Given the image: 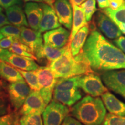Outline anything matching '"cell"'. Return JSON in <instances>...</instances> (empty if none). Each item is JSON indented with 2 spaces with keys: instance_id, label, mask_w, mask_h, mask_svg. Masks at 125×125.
<instances>
[{
  "instance_id": "6da1fadb",
  "label": "cell",
  "mask_w": 125,
  "mask_h": 125,
  "mask_svg": "<svg viewBox=\"0 0 125 125\" xmlns=\"http://www.w3.org/2000/svg\"><path fill=\"white\" fill-rule=\"evenodd\" d=\"M75 57L95 71L125 69V54L96 29L91 30L82 51Z\"/></svg>"
},
{
  "instance_id": "7a4b0ae2",
  "label": "cell",
  "mask_w": 125,
  "mask_h": 125,
  "mask_svg": "<svg viewBox=\"0 0 125 125\" xmlns=\"http://www.w3.org/2000/svg\"><path fill=\"white\" fill-rule=\"evenodd\" d=\"M70 114L84 125H100L107 111L102 99L87 96L72 107Z\"/></svg>"
},
{
  "instance_id": "3957f363",
  "label": "cell",
  "mask_w": 125,
  "mask_h": 125,
  "mask_svg": "<svg viewBox=\"0 0 125 125\" xmlns=\"http://www.w3.org/2000/svg\"><path fill=\"white\" fill-rule=\"evenodd\" d=\"M49 67L57 78H68L92 73L89 65L73 56L70 42L67 43L64 53L51 62Z\"/></svg>"
},
{
  "instance_id": "277c9868",
  "label": "cell",
  "mask_w": 125,
  "mask_h": 125,
  "mask_svg": "<svg viewBox=\"0 0 125 125\" xmlns=\"http://www.w3.org/2000/svg\"><path fill=\"white\" fill-rule=\"evenodd\" d=\"M35 71L40 87V92L45 103L48 104L54 93L57 78L49 67H39Z\"/></svg>"
},
{
  "instance_id": "5b68a950",
  "label": "cell",
  "mask_w": 125,
  "mask_h": 125,
  "mask_svg": "<svg viewBox=\"0 0 125 125\" xmlns=\"http://www.w3.org/2000/svg\"><path fill=\"white\" fill-rule=\"evenodd\" d=\"M70 112L68 106L52 100L42 113L43 125H61Z\"/></svg>"
},
{
  "instance_id": "8992f818",
  "label": "cell",
  "mask_w": 125,
  "mask_h": 125,
  "mask_svg": "<svg viewBox=\"0 0 125 125\" xmlns=\"http://www.w3.org/2000/svg\"><path fill=\"white\" fill-rule=\"evenodd\" d=\"M7 90L9 101L15 111L21 108L32 90L24 80L10 83Z\"/></svg>"
},
{
  "instance_id": "52a82bcc",
  "label": "cell",
  "mask_w": 125,
  "mask_h": 125,
  "mask_svg": "<svg viewBox=\"0 0 125 125\" xmlns=\"http://www.w3.org/2000/svg\"><path fill=\"white\" fill-rule=\"evenodd\" d=\"M79 88H81L92 97L101 96L107 92V88L104 85L99 76L90 73L81 75L79 79Z\"/></svg>"
},
{
  "instance_id": "ba28073f",
  "label": "cell",
  "mask_w": 125,
  "mask_h": 125,
  "mask_svg": "<svg viewBox=\"0 0 125 125\" xmlns=\"http://www.w3.org/2000/svg\"><path fill=\"white\" fill-rule=\"evenodd\" d=\"M101 79L108 88L125 98V69L103 72Z\"/></svg>"
},
{
  "instance_id": "9c48e42d",
  "label": "cell",
  "mask_w": 125,
  "mask_h": 125,
  "mask_svg": "<svg viewBox=\"0 0 125 125\" xmlns=\"http://www.w3.org/2000/svg\"><path fill=\"white\" fill-rule=\"evenodd\" d=\"M1 60L18 69L24 71H35L39 67L34 59L18 55L7 49H4Z\"/></svg>"
},
{
  "instance_id": "30bf717a",
  "label": "cell",
  "mask_w": 125,
  "mask_h": 125,
  "mask_svg": "<svg viewBox=\"0 0 125 125\" xmlns=\"http://www.w3.org/2000/svg\"><path fill=\"white\" fill-rule=\"evenodd\" d=\"M47 105L40 91L32 90L20 109L19 113L20 115L42 114Z\"/></svg>"
},
{
  "instance_id": "8fae6325",
  "label": "cell",
  "mask_w": 125,
  "mask_h": 125,
  "mask_svg": "<svg viewBox=\"0 0 125 125\" xmlns=\"http://www.w3.org/2000/svg\"><path fill=\"white\" fill-rule=\"evenodd\" d=\"M71 32L62 27L45 32L43 40L45 45L56 48H62L67 45L70 40Z\"/></svg>"
},
{
  "instance_id": "7c38bea8",
  "label": "cell",
  "mask_w": 125,
  "mask_h": 125,
  "mask_svg": "<svg viewBox=\"0 0 125 125\" xmlns=\"http://www.w3.org/2000/svg\"><path fill=\"white\" fill-rule=\"evenodd\" d=\"M97 26L107 38L116 39L121 37L122 32L116 23L103 12H98L95 16Z\"/></svg>"
},
{
  "instance_id": "4fadbf2b",
  "label": "cell",
  "mask_w": 125,
  "mask_h": 125,
  "mask_svg": "<svg viewBox=\"0 0 125 125\" xmlns=\"http://www.w3.org/2000/svg\"><path fill=\"white\" fill-rule=\"evenodd\" d=\"M20 28L21 33L19 41L29 47L32 51V53L35 55L43 46V38L41 32L32 29H29L26 26H22Z\"/></svg>"
},
{
  "instance_id": "5bb4252c",
  "label": "cell",
  "mask_w": 125,
  "mask_h": 125,
  "mask_svg": "<svg viewBox=\"0 0 125 125\" xmlns=\"http://www.w3.org/2000/svg\"><path fill=\"white\" fill-rule=\"evenodd\" d=\"M40 4L43 9V16L38 31L42 33L60 27L61 24L53 8L46 4Z\"/></svg>"
},
{
  "instance_id": "9a60e30c",
  "label": "cell",
  "mask_w": 125,
  "mask_h": 125,
  "mask_svg": "<svg viewBox=\"0 0 125 125\" xmlns=\"http://www.w3.org/2000/svg\"><path fill=\"white\" fill-rule=\"evenodd\" d=\"M54 8L60 24L68 30H71L73 13L70 2L68 0H56Z\"/></svg>"
},
{
  "instance_id": "2e32d148",
  "label": "cell",
  "mask_w": 125,
  "mask_h": 125,
  "mask_svg": "<svg viewBox=\"0 0 125 125\" xmlns=\"http://www.w3.org/2000/svg\"><path fill=\"white\" fill-rule=\"evenodd\" d=\"M24 12L30 27L32 29L38 31L43 16V9L41 4L34 2L26 3Z\"/></svg>"
},
{
  "instance_id": "e0dca14e",
  "label": "cell",
  "mask_w": 125,
  "mask_h": 125,
  "mask_svg": "<svg viewBox=\"0 0 125 125\" xmlns=\"http://www.w3.org/2000/svg\"><path fill=\"white\" fill-rule=\"evenodd\" d=\"M81 97L82 94L79 88L66 90H54V100L68 107L74 105Z\"/></svg>"
},
{
  "instance_id": "ac0fdd59",
  "label": "cell",
  "mask_w": 125,
  "mask_h": 125,
  "mask_svg": "<svg viewBox=\"0 0 125 125\" xmlns=\"http://www.w3.org/2000/svg\"><path fill=\"white\" fill-rule=\"evenodd\" d=\"M101 99L110 113L118 116H125V104L110 92L107 91L101 95Z\"/></svg>"
},
{
  "instance_id": "d6986e66",
  "label": "cell",
  "mask_w": 125,
  "mask_h": 125,
  "mask_svg": "<svg viewBox=\"0 0 125 125\" xmlns=\"http://www.w3.org/2000/svg\"><path fill=\"white\" fill-rule=\"evenodd\" d=\"M6 16L10 23L13 26L19 27L29 26L24 11L19 5H15L6 9Z\"/></svg>"
},
{
  "instance_id": "ffe728a7",
  "label": "cell",
  "mask_w": 125,
  "mask_h": 125,
  "mask_svg": "<svg viewBox=\"0 0 125 125\" xmlns=\"http://www.w3.org/2000/svg\"><path fill=\"white\" fill-rule=\"evenodd\" d=\"M73 9V20L69 42L71 41L78 31L83 26L88 24L83 10L80 6L71 4Z\"/></svg>"
},
{
  "instance_id": "44dd1931",
  "label": "cell",
  "mask_w": 125,
  "mask_h": 125,
  "mask_svg": "<svg viewBox=\"0 0 125 125\" xmlns=\"http://www.w3.org/2000/svg\"><path fill=\"white\" fill-rule=\"evenodd\" d=\"M66 48L67 45L62 48H56L44 44L36 53L35 56L37 60L45 59L51 63L59 58L64 53Z\"/></svg>"
},
{
  "instance_id": "7402d4cb",
  "label": "cell",
  "mask_w": 125,
  "mask_h": 125,
  "mask_svg": "<svg viewBox=\"0 0 125 125\" xmlns=\"http://www.w3.org/2000/svg\"><path fill=\"white\" fill-rule=\"evenodd\" d=\"M89 32L88 24L81 28L75 34L73 40L70 42L71 53L75 57L80 53L81 49L85 44L87 36Z\"/></svg>"
},
{
  "instance_id": "603a6c76",
  "label": "cell",
  "mask_w": 125,
  "mask_h": 125,
  "mask_svg": "<svg viewBox=\"0 0 125 125\" xmlns=\"http://www.w3.org/2000/svg\"><path fill=\"white\" fill-rule=\"evenodd\" d=\"M0 77L10 83L24 80L18 69L2 60H0Z\"/></svg>"
},
{
  "instance_id": "cb8c5ba5",
  "label": "cell",
  "mask_w": 125,
  "mask_h": 125,
  "mask_svg": "<svg viewBox=\"0 0 125 125\" xmlns=\"http://www.w3.org/2000/svg\"><path fill=\"white\" fill-rule=\"evenodd\" d=\"M101 11L111 19L116 24L121 23L125 24V2L121 7L115 10L108 7L102 9Z\"/></svg>"
},
{
  "instance_id": "d4e9b609",
  "label": "cell",
  "mask_w": 125,
  "mask_h": 125,
  "mask_svg": "<svg viewBox=\"0 0 125 125\" xmlns=\"http://www.w3.org/2000/svg\"><path fill=\"white\" fill-rule=\"evenodd\" d=\"M81 75L68 78H59L56 82L54 90H66L79 88V79Z\"/></svg>"
},
{
  "instance_id": "484cf974",
  "label": "cell",
  "mask_w": 125,
  "mask_h": 125,
  "mask_svg": "<svg viewBox=\"0 0 125 125\" xmlns=\"http://www.w3.org/2000/svg\"><path fill=\"white\" fill-rule=\"evenodd\" d=\"M9 51L18 55L30 57L35 60H37L35 55L32 53V51L27 46L21 43L19 40H15L12 46L9 48Z\"/></svg>"
},
{
  "instance_id": "4316f807",
  "label": "cell",
  "mask_w": 125,
  "mask_h": 125,
  "mask_svg": "<svg viewBox=\"0 0 125 125\" xmlns=\"http://www.w3.org/2000/svg\"><path fill=\"white\" fill-rule=\"evenodd\" d=\"M18 118V125H43L41 114H31L21 115Z\"/></svg>"
},
{
  "instance_id": "83f0119b",
  "label": "cell",
  "mask_w": 125,
  "mask_h": 125,
  "mask_svg": "<svg viewBox=\"0 0 125 125\" xmlns=\"http://www.w3.org/2000/svg\"><path fill=\"white\" fill-rule=\"evenodd\" d=\"M18 70L21 73V75L31 90L40 91V87L35 71H24L19 69H18Z\"/></svg>"
},
{
  "instance_id": "f1b7e54d",
  "label": "cell",
  "mask_w": 125,
  "mask_h": 125,
  "mask_svg": "<svg viewBox=\"0 0 125 125\" xmlns=\"http://www.w3.org/2000/svg\"><path fill=\"white\" fill-rule=\"evenodd\" d=\"M80 7L85 12L87 21H90L93 14L97 10L96 0H86L81 5Z\"/></svg>"
},
{
  "instance_id": "f546056e",
  "label": "cell",
  "mask_w": 125,
  "mask_h": 125,
  "mask_svg": "<svg viewBox=\"0 0 125 125\" xmlns=\"http://www.w3.org/2000/svg\"><path fill=\"white\" fill-rule=\"evenodd\" d=\"M1 33L4 37H12L16 40H19L21 28L15 26L6 25L0 29Z\"/></svg>"
},
{
  "instance_id": "4dcf8cb0",
  "label": "cell",
  "mask_w": 125,
  "mask_h": 125,
  "mask_svg": "<svg viewBox=\"0 0 125 125\" xmlns=\"http://www.w3.org/2000/svg\"><path fill=\"white\" fill-rule=\"evenodd\" d=\"M100 125H125V116L108 114Z\"/></svg>"
},
{
  "instance_id": "1f68e13d",
  "label": "cell",
  "mask_w": 125,
  "mask_h": 125,
  "mask_svg": "<svg viewBox=\"0 0 125 125\" xmlns=\"http://www.w3.org/2000/svg\"><path fill=\"white\" fill-rule=\"evenodd\" d=\"M18 119L16 114H7L0 116V125H18Z\"/></svg>"
},
{
  "instance_id": "d6a6232c",
  "label": "cell",
  "mask_w": 125,
  "mask_h": 125,
  "mask_svg": "<svg viewBox=\"0 0 125 125\" xmlns=\"http://www.w3.org/2000/svg\"><path fill=\"white\" fill-rule=\"evenodd\" d=\"M10 107L5 98L4 97H0V116L9 114Z\"/></svg>"
},
{
  "instance_id": "836d02e7",
  "label": "cell",
  "mask_w": 125,
  "mask_h": 125,
  "mask_svg": "<svg viewBox=\"0 0 125 125\" xmlns=\"http://www.w3.org/2000/svg\"><path fill=\"white\" fill-rule=\"evenodd\" d=\"M16 40L12 37H5L0 40V47L2 49H9Z\"/></svg>"
},
{
  "instance_id": "e575fe53",
  "label": "cell",
  "mask_w": 125,
  "mask_h": 125,
  "mask_svg": "<svg viewBox=\"0 0 125 125\" xmlns=\"http://www.w3.org/2000/svg\"><path fill=\"white\" fill-rule=\"evenodd\" d=\"M21 4V0H0V7L5 9L15 5H20Z\"/></svg>"
},
{
  "instance_id": "d590c367",
  "label": "cell",
  "mask_w": 125,
  "mask_h": 125,
  "mask_svg": "<svg viewBox=\"0 0 125 125\" xmlns=\"http://www.w3.org/2000/svg\"><path fill=\"white\" fill-rule=\"evenodd\" d=\"M114 43L125 54V37L121 36L114 40Z\"/></svg>"
},
{
  "instance_id": "8d00e7d4",
  "label": "cell",
  "mask_w": 125,
  "mask_h": 125,
  "mask_svg": "<svg viewBox=\"0 0 125 125\" xmlns=\"http://www.w3.org/2000/svg\"><path fill=\"white\" fill-rule=\"evenodd\" d=\"M61 125H83L82 123L79 122L76 118H74L71 116H67L64 119Z\"/></svg>"
},
{
  "instance_id": "74e56055",
  "label": "cell",
  "mask_w": 125,
  "mask_h": 125,
  "mask_svg": "<svg viewBox=\"0 0 125 125\" xmlns=\"http://www.w3.org/2000/svg\"><path fill=\"white\" fill-rule=\"evenodd\" d=\"M108 1L109 7L113 10L119 8L125 2V0H108Z\"/></svg>"
},
{
  "instance_id": "f35d334b",
  "label": "cell",
  "mask_w": 125,
  "mask_h": 125,
  "mask_svg": "<svg viewBox=\"0 0 125 125\" xmlns=\"http://www.w3.org/2000/svg\"><path fill=\"white\" fill-rule=\"evenodd\" d=\"M10 24V23L8 19L7 16L3 14L2 12H0V28Z\"/></svg>"
},
{
  "instance_id": "ab89813d",
  "label": "cell",
  "mask_w": 125,
  "mask_h": 125,
  "mask_svg": "<svg viewBox=\"0 0 125 125\" xmlns=\"http://www.w3.org/2000/svg\"><path fill=\"white\" fill-rule=\"evenodd\" d=\"M98 7L101 9H104L109 7L108 0H97Z\"/></svg>"
},
{
  "instance_id": "60d3db41",
  "label": "cell",
  "mask_w": 125,
  "mask_h": 125,
  "mask_svg": "<svg viewBox=\"0 0 125 125\" xmlns=\"http://www.w3.org/2000/svg\"><path fill=\"white\" fill-rule=\"evenodd\" d=\"M86 0H70L71 4H74L78 6H80L83 2H84Z\"/></svg>"
},
{
  "instance_id": "b9f144b4",
  "label": "cell",
  "mask_w": 125,
  "mask_h": 125,
  "mask_svg": "<svg viewBox=\"0 0 125 125\" xmlns=\"http://www.w3.org/2000/svg\"><path fill=\"white\" fill-rule=\"evenodd\" d=\"M56 0H43V1L45 2V4L49 5L51 7L53 8H54V3L55 2Z\"/></svg>"
},
{
  "instance_id": "7bdbcfd3",
  "label": "cell",
  "mask_w": 125,
  "mask_h": 125,
  "mask_svg": "<svg viewBox=\"0 0 125 125\" xmlns=\"http://www.w3.org/2000/svg\"><path fill=\"white\" fill-rule=\"evenodd\" d=\"M118 26L121 30V31L122 32V34H124L125 35V24L124 23H121V24H118Z\"/></svg>"
},
{
  "instance_id": "ee69618b",
  "label": "cell",
  "mask_w": 125,
  "mask_h": 125,
  "mask_svg": "<svg viewBox=\"0 0 125 125\" xmlns=\"http://www.w3.org/2000/svg\"><path fill=\"white\" fill-rule=\"evenodd\" d=\"M25 2H42L43 0H24Z\"/></svg>"
},
{
  "instance_id": "f6af8a7d",
  "label": "cell",
  "mask_w": 125,
  "mask_h": 125,
  "mask_svg": "<svg viewBox=\"0 0 125 125\" xmlns=\"http://www.w3.org/2000/svg\"><path fill=\"white\" fill-rule=\"evenodd\" d=\"M4 83H3L2 81L1 80V79L0 78V91H2V90L4 89Z\"/></svg>"
},
{
  "instance_id": "bcb514c9",
  "label": "cell",
  "mask_w": 125,
  "mask_h": 125,
  "mask_svg": "<svg viewBox=\"0 0 125 125\" xmlns=\"http://www.w3.org/2000/svg\"><path fill=\"white\" fill-rule=\"evenodd\" d=\"M3 51H4V49H2V48L0 47V60H1V56H2Z\"/></svg>"
},
{
  "instance_id": "7dc6e473",
  "label": "cell",
  "mask_w": 125,
  "mask_h": 125,
  "mask_svg": "<svg viewBox=\"0 0 125 125\" xmlns=\"http://www.w3.org/2000/svg\"><path fill=\"white\" fill-rule=\"evenodd\" d=\"M5 96V94L2 91H0V97Z\"/></svg>"
},
{
  "instance_id": "c3c4849f",
  "label": "cell",
  "mask_w": 125,
  "mask_h": 125,
  "mask_svg": "<svg viewBox=\"0 0 125 125\" xmlns=\"http://www.w3.org/2000/svg\"><path fill=\"white\" fill-rule=\"evenodd\" d=\"M4 36L2 35V34L1 33V31H0V40H1V39H2L3 38H4Z\"/></svg>"
},
{
  "instance_id": "681fc988",
  "label": "cell",
  "mask_w": 125,
  "mask_h": 125,
  "mask_svg": "<svg viewBox=\"0 0 125 125\" xmlns=\"http://www.w3.org/2000/svg\"><path fill=\"white\" fill-rule=\"evenodd\" d=\"M3 10V8L1 7H0V12H2Z\"/></svg>"
}]
</instances>
